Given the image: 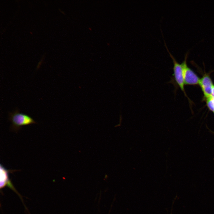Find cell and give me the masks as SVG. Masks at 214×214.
Segmentation results:
<instances>
[{"mask_svg":"<svg viewBox=\"0 0 214 214\" xmlns=\"http://www.w3.org/2000/svg\"><path fill=\"white\" fill-rule=\"evenodd\" d=\"M165 46L170 55L172 59L173 63V78L176 84L177 85L181 90L186 96L185 91L184 85H185L183 74L182 66V63L180 64L176 60L174 57L170 53L166 46L164 40Z\"/></svg>","mask_w":214,"mask_h":214,"instance_id":"obj_2","label":"cell"},{"mask_svg":"<svg viewBox=\"0 0 214 214\" xmlns=\"http://www.w3.org/2000/svg\"><path fill=\"white\" fill-rule=\"evenodd\" d=\"M0 188H2L7 186L11 188L15 192H17L12 185L9 178V174L10 172H12L15 170H8L6 169L3 166L0 164Z\"/></svg>","mask_w":214,"mask_h":214,"instance_id":"obj_5","label":"cell"},{"mask_svg":"<svg viewBox=\"0 0 214 214\" xmlns=\"http://www.w3.org/2000/svg\"><path fill=\"white\" fill-rule=\"evenodd\" d=\"M199 84L202 89L204 98L206 99L210 97L214 84L210 75L204 74L200 79Z\"/></svg>","mask_w":214,"mask_h":214,"instance_id":"obj_4","label":"cell"},{"mask_svg":"<svg viewBox=\"0 0 214 214\" xmlns=\"http://www.w3.org/2000/svg\"><path fill=\"white\" fill-rule=\"evenodd\" d=\"M210 97L214 98V86L213 88L211 95Z\"/></svg>","mask_w":214,"mask_h":214,"instance_id":"obj_7","label":"cell"},{"mask_svg":"<svg viewBox=\"0 0 214 214\" xmlns=\"http://www.w3.org/2000/svg\"><path fill=\"white\" fill-rule=\"evenodd\" d=\"M9 120L11 122V129L17 131L22 126L36 123L33 119L25 114L20 113L17 108L12 112L8 113Z\"/></svg>","mask_w":214,"mask_h":214,"instance_id":"obj_1","label":"cell"},{"mask_svg":"<svg viewBox=\"0 0 214 214\" xmlns=\"http://www.w3.org/2000/svg\"><path fill=\"white\" fill-rule=\"evenodd\" d=\"M188 55L187 52L184 59L182 63L185 85H196L199 84L200 79L197 75L187 65V59Z\"/></svg>","mask_w":214,"mask_h":214,"instance_id":"obj_3","label":"cell"},{"mask_svg":"<svg viewBox=\"0 0 214 214\" xmlns=\"http://www.w3.org/2000/svg\"><path fill=\"white\" fill-rule=\"evenodd\" d=\"M206 99L207 107L210 110L214 112V98L210 97Z\"/></svg>","mask_w":214,"mask_h":214,"instance_id":"obj_6","label":"cell"},{"mask_svg":"<svg viewBox=\"0 0 214 214\" xmlns=\"http://www.w3.org/2000/svg\"><path fill=\"white\" fill-rule=\"evenodd\" d=\"M213 113H214V112H213Z\"/></svg>","mask_w":214,"mask_h":214,"instance_id":"obj_8","label":"cell"}]
</instances>
